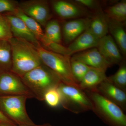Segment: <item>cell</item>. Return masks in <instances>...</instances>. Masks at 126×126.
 I'll use <instances>...</instances> for the list:
<instances>
[{
    "instance_id": "6da1fadb",
    "label": "cell",
    "mask_w": 126,
    "mask_h": 126,
    "mask_svg": "<svg viewBox=\"0 0 126 126\" xmlns=\"http://www.w3.org/2000/svg\"><path fill=\"white\" fill-rule=\"evenodd\" d=\"M11 46V71L22 78L31 70L43 63L36 47L31 43L13 37L9 41Z\"/></svg>"
},
{
    "instance_id": "7a4b0ae2",
    "label": "cell",
    "mask_w": 126,
    "mask_h": 126,
    "mask_svg": "<svg viewBox=\"0 0 126 126\" xmlns=\"http://www.w3.org/2000/svg\"><path fill=\"white\" fill-rule=\"evenodd\" d=\"M23 82L33 94L35 98L44 101L48 90L58 87L62 82L58 75L44 63L25 75Z\"/></svg>"
},
{
    "instance_id": "3957f363",
    "label": "cell",
    "mask_w": 126,
    "mask_h": 126,
    "mask_svg": "<svg viewBox=\"0 0 126 126\" xmlns=\"http://www.w3.org/2000/svg\"><path fill=\"white\" fill-rule=\"evenodd\" d=\"M90 100L92 110L109 126H126V115L121 108L96 90H83Z\"/></svg>"
},
{
    "instance_id": "277c9868",
    "label": "cell",
    "mask_w": 126,
    "mask_h": 126,
    "mask_svg": "<svg viewBox=\"0 0 126 126\" xmlns=\"http://www.w3.org/2000/svg\"><path fill=\"white\" fill-rule=\"evenodd\" d=\"M36 47L43 63L58 75L62 82L79 88L71 71V57L51 52L41 45Z\"/></svg>"
},
{
    "instance_id": "5b68a950",
    "label": "cell",
    "mask_w": 126,
    "mask_h": 126,
    "mask_svg": "<svg viewBox=\"0 0 126 126\" xmlns=\"http://www.w3.org/2000/svg\"><path fill=\"white\" fill-rule=\"evenodd\" d=\"M27 99V97L19 95H0V110L16 125H35L26 111Z\"/></svg>"
},
{
    "instance_id": "8992f818",
    "label": "cell",
    "mask_w": 126,
    "mask_h": 126,
    "mask_svg": "<svg viewBox=\"0 0 126 126\" xmlns=\"http://www.w3.org/2000/svg\"><path fill=\"white\" fill-rule=\"evenodd\" d=\"M60 97V105L69 111L79 114L92 110L89 98L83 90L61 82L58 87Z\"/></svg>"
},
{
    "instance_id": "52a82bcc",
    "label": "cell",
    "mask_w": 126,
    "mask_h": 126,
    "mask_svg": "<svg viewBox=\"0 0 126 126\" xmlns=\"http://www.w3.org/2000/svg\"><path fill=\"white\" fill-rule=\"evenodd\" d=\"M0 95H19L34 98L21 78L11 71L0 72Z\"/></svg>"
},
{
    "instance_id": "ba28073f",
    "label": "cell",
    "mask_w": 126,
    "mask_h": 126,
    "mask_svg": "<svg viewBox=\"0 0 126 126\" xmlns=\"http://www.w3.org/2000/svg\"><path fill=\"white\" fill-rule=\"evenodd\" d=\"M19 8L26 15L45 27L51 18L48 2L45 0H29L19 2Z\"/></svg>"
},
{
    "instance_id": "9c48e42d",
    "label": "cell",
    "mask_w": 126,
    "mask_h": 126,
    "mask_svg": "<svg viewBox=\"0 0 126 126\" xmlns=\"http://www.w3.org/2000/svg\"><path fill=\"white\" fill-rule=\"evenodd\" d=\"M52 6L55 13L63 19H75L87 17L90 15L87 9L79 5L74 1L54 0Z\"/></svg>"
},
{
    "instance_id": "30bf717a",
    "label": "cell",
    "mask_w": 126,
    "mask_h": 126,
    "mask_svg": "<svg viewBox=\"0 0 126 126\" xmlns=\"http://www.w3.org/2000/svg\"><path fill=\"white\" fill-rule=\"evenodd\" d=\"M91 18L84 17L74 19L63 24L62 34L64 42L69 45L89 28Z\"/></svg>"
},
{
    "instance_id": "8fae6325",
    "label": "cell",
    "mask_w": 126,
    "mask_h": 126,
    "mask_svg": "<svg viewBox=\"0 0 126 126\" xmlns=\"http://www.w3.org/2000/svg\"><path fill=\"white\" fill-rule=\"evenodd\" d=\"M70 60L81 61L89 67L105 72L112 66L97 48H93L73 55L70 57Z\"/></svg>"
},
{
    "instance_id": "7c38bea8",
    "label": "cell",
    "mask_w": 126,
    "mask_h": 126,
    "mask_svg": "<svg viewBox=\"0 0 126 126\" xmlns=\"http://www.w3.org/2000/svg\"><path fill=\"white\" fill-rule=\"evenodd\" d=\"M97 48L112 65L119 64L124 60L119 48L110 35L100 39Z\"/></svg>"
},
{
    "instance_id": "4fadbf2b",
    "label": "cell",
    "mask_w": 126,
    "mask_h": 126,
    "mask_svg": "<svg viewBox=\"0 0 126 126\" xmlns=\"http://www.w3.org/2000/svg\"><path fill=\"white\" fill-rule=\"evenodd\" d=\"M110 101L126 111V92L119 89L108 80L103 81L95 90Z\"/></svg>"
},
{
    "instance_id": "5bb4252c",
    "label": "cell",
    "mask_w": 126,
    "mask_h": 126,
    "mask_svg": "<svg viewBox=\"0 0 126 126\" xmlns=\"http://www.w3.org/2000/svg\"><path fill=\"white\" fill-rule=\"evenodd\" d=\"M4 15L10 24L13 37L26 41L35 47L41 45L36 37L21 19L9 13H7Z\"/></svg>"
},
{
    "instance_id": "9a60e30c",
    "label": "cell",
    "mask_w": 126,
    "mask_h": 126,
    "mask_svg": "<svg viewBox=\"0 0 126 126\" xmlns=\"http://www.w3.org/2000/svg\"><path fill=\"white\" fill-rule=\"evenodd\" d=\"M99 39L88 28L70 44L68 48L72 56L77 53L97 48Z\"/></svg>"
},
{
    "instance_id": "2e32d148",
    "label": "cell",
    "mask_w": 126,
    "mask_h": 126,
    "mask_svg": "<svg viewBox=\"0 0 126 126\" xmlns=\"http://www.w3.org/2000/svg\"><path fill=\"white\" fill-rule=\"evenodd\" d=\"M106 72L91 67L79 84V88L83 90H94L107 79Z\"/></svg>"
},
{
    "instance_id": "e0dca14e",
    "label": "cell",
    "mask_w": 126,
    "mask_h": 126,
    "mask_svg": "<svg viewBox=\"0 0 126 126\" xmlns=\"http://www.w3.org/2000/svg\"><path fill=\"white\" fill-rule=\"evenodd\" d=\"M108 18V17H107ZM108 19V31L122 55H126V33L123 23Z\"/></svg>"
},
{
    "instance_id": "ac0fdd59",
    "label": "cell",
    "mask_w": 126,
    "mask_h": 126,
    "mask_svg": "<svg viewBox=\"0 0 126 126\" xmlns=\"http://www.w3.org/2000/svg\"><path fill=\"white\" fill-rule=\"evenodd\" d=\"M89 28L92 33L99 39L108 34V19L102 10L96 12L91 18Z\"/></svg>"
},
{
    "instance_id": "d6986e66",
    "label": "cell",
    "mask_w": 126,
    "mask_h": 126,
    "mask_svg": "<svg viewBox=\"0 0 126 126\" xmlns=\"http://www.w3.org/2000/svg\"><path fill=\"white\" fill-rule=\"evenodd\" d=\"M9 14L16 16L21 19L39 42L44 37V32H43L41 25L34 19L24 14L19 9V7L15 11Z\"/></svg>"
},
{
    "instance_id": "ffe728a7",
    "label": "cell",
    "mask_w": 126,
    "mask_h": 126,
    "mask_svg": "<svg viewBox=\"0 0 126 126\" xmlns=\"http://www.w3.org/2000/svg\"><path fill=\"white\" fill-rule=\"evenodd\" d=\"M104 12L109 19L124 24L126 20V1L122 0L109 6Z\"/></svg>"
},
{
    "instance_id": "44dd1931",
    "label": "cell",
    "mask_w": 126,
    "mask_h": 126,
    "mask_svg": "<svg viewBox=\"0 0 126 126\" xmlns=\"http://www.w3.org/2000/svg\"><path fill=\"white\" fill-rule=\"evenodd\" d=\"M12 66L10 43L8 40H0V72L11 71Z\"/></svg>"
},
{
    "instance_id": "7402d4cb",
    "label": "cell",
    "mask_w": 126,
    "mask_h": 126,
    "mask_svg": "<svg viewBox=\"0 0 126 126\" xmlns=\"http://www.w3.org/2000/svg\"><path fill=\"white\" fill-rule=\"evenodd\" d=\"M45 35L50 41L61 44L62 42V30L59 21L56 20H50L45 26Z\"/></svg>"
},
{
    "instance_id": "603a6c76",
    "label": "cell",
    "mask_w": 126,
    "mask_h": 126,
    "mask_svg": "<svg viewBox=\"0 0 126 126\" xmlns=\"http://www.w3.org/2000/svg\"><path fill=\"white\" fill-rule=\"evenodd\" d=\"M119 65L117 71L115 74L107 77V79L115 86L126 92V63L124 60Z\"/></svg>"
},
{
    "instance_id": "cb8c5ba5",
    "label": "cell",
    "mask_w": 126,
    "mask_h": 126,
    "mask_svg": "<svg viewBox=\"0 0 126 126\" xmlns=\"http://www.w3.org/2000/svg\"><path fill=\"white\" fill-rule=\"evenodd\" d=\"M40 43L42 47L48 50L59 54L71 56L67 47L64 46L61 44L48 40L46 38L45 35L40 41Z\"/></svg>"
},
{
    "instance_id": "d4e9b609",
    "label": "cell",
    "mask_w": 126,
    "mask_h": 126,
    "mask_svg": "<svg viewBox=\"0 0 126 126\" xmlns=\"http://www.w3.org/2000/svg\"><path fill=\"white\" fill-rule=\"evenodd\" d=\"M70 65L73 76L79 84L91 68L84 63L77 60H70Z\"/></svg>"
},
{
    "instance_id": "484cf974",
    "label": "cell",
    "mask_w": 126,
    "mask_h": 126,
    "mask_svg": "<svg viewBox=\"0 0 126 126\" xmlns=\"http://www.w3.org/2000/svg\"><path fill=\"white\" fill-rule=\"evenodd\" d=\"M44 101L51 107H56L60 105L61 97L58 87L48 90L45 94Z\"/></svg>"
},
{
    "instance_id": "4316f807",
    "label": "cell",
    "mask_w": 126,
    "mask_h": 126,
    "mask_svg": "<svg viewBox=\"0 0 126 126\" xmlns=\"http://www.w3.org/2000/svg\"><path fill=\"white\" fill-rule=\"evenodd\" d=\"M13 37L8 20L4 15L0 14V40L9 41Z\"/></svg>"
},
{
    "instance_id": "83f0119b",
    "label": "cell",
    "mask_w": 126,
    "mask_h": 126,
    "mask_svg": "<svg viewBox=\"0 0 126 126\" xmlns=\"http://www.w3.org/2000/svg\"><path fill=\"white\" fill-rule=\"evenodd\" d=\"M19 7V2L13 0H0V14L12 13Z\"/></svg>"
},
{
    "instance_id": "f1b7e54d",
    "label": "cell",
    "mask_w": 126,
    "mask_h": 126,
    "mask_svg": "<svg viewBox=\"0 0 126 126\" xmlns=\"http://www.w3.org/2000/svg\"><path fill=\"white\" fill-rule=\"evenodd\" d=\"M74 1L86 9L95 10L97 12L101 10L100 2L95 0H75Z\"/></svg>"
},
{
    "instance_id": "f546056e",
    "label": "cell",
    "mask_w": 126,
    "mask_h": 126,
    "mask_svg": "<svg viewBox=\"0 0 126 126\" xmlns=\"http://www.w3.org/2000/svg\"><path fill=\"white\" fill-rule=\"evenodd\" d=\"M0 124H5L9 126L16 125L13 122L7 118L0 110Z\"/></svg>"
},
{
    "instance_id": "4dcf8cb0",
    "label": "cell",
    "mask_w": 126,
    "mask_h": 126,
    "mask_svg": "<svg viewBox=\"0 0 126 126\" xmlns=\"http://www.w3.org/2000/svg\"><path fill=\"white\" fill-rule=\"evenodd\" d=\"M0 126H54L51 125L49 123H45L42 124V125H34L33 126H18V125H15V126H9V125H5V124H0Z\"/></svg>"
}]
</instances>
